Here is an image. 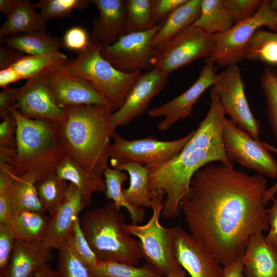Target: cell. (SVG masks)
Instances as JSON below:
<instances>
[{
	"label": "cell",
	"instance_id": "2",
	"mask_svg": "<svg viewBox=\"0 0 277 277\" xmlns=\"http://www.w3.org/2000/svg\"><path fill=\"white\" fill-rule=\"evenodd\" d=\"M210 96L207 114L183 149L167 161L145 166L149 172L150 190H160L165 194L161 213L165 219L179 215L181 201L188 194L191 179L199 170L215 161L226 166H234L223 144V130L227 118L213 86Z\"/></svg>",
	"mask_w": 277,
	"mask_h": 277
},
{
	"label": "cell",
	"instance_id": "38",
	"mask_svg": "<svg viewBox=\"0 0 277 277\" xmlns=\"http://www.w3.org/2000/svg\"><path fill=\"white\" fill-rule=\"evenodd\" d=\"M260 82L266 98L267 117L277 142V69L266 67Z\"/></svg>",
	"mask_w": 277,
	"mask_h": 277
},
{
	"label": "cell",
	"instance_id": "55",
	"mask_svg": "<svg viewBox=\"0 0 277 277\" xmlns=\"http://www.w3.org/2000/svg\"><path fill=\"white\" fill-rule=\"evenodd\" d=\"M270 9L277 14V0H269Z\"/></svg>",
	"mask_w": 277,
	"mask_h": 277
},
{
	"label": "cell",
	"instance_id": "36",
	"mask_svg": "<svg viewBox=\"0 0 277 277\" xmlns=\"http://www.w3.org/2000/svg\"><path fill=\"white\" fill-rule=\"evenodd\" d=\"M127 18L124 34L153 28L152 18L153 0H126Z\"/></svg>",
	"mask_w": 277,
	"mask_h": 277
},
{
	"label": "cell",
	"instance_id": "13",
	"mask_svg": "<svg viewBox=\"0 0 277 277\" xmlns=\"http://www.w3.org/2000/svg\"><path fill=\"white\" fill-rule=\"evenodd\" d=\"M224 148L228 158L241 166L263 176L277 177V161L263 145L227 119L223 134Z\"/></svg>",
	"mask_w": 277,
	"mask_h": 277
},
{
	"label": "cell",
	"instance_id": "7",
	"mask_svg": "<svg viewBox=\"0 0 277 277\" xmlns=\"http://www.w3.org/2000/svg\"><path fill=\"white\" fill-rule=\"evenodd\" d=\"M152 213L145 224H125V230L137 238L141 245L143 257L165 277L183 269L174 251L173 230L165 228L160 222L164 206V193L160 190H151Z\"/></svg>",
	"mask_w": 277,
	"mask_h": 277
},
{
	"label": "cell",
	"instance_id": "20",
	"mask_svg": "<svg viewBox=\"0 0 277 277\" xmlns=\"http://www.w3.org/2000/svg\"><path fill=\"white\" fill-rule=\"evenodd\" d=\"M99 16L93 21L91 37L104 47L115 43L124 34L127 18L126 1L92 0Z\"/></svg>",
	"mask_w": 277,
	"mask_h": 277
},
{
	"label": "cell",
	"instance_id": "54",
	"mask_svg": "<svg viewBox=\"0 0 277 277\" xmlns=\"http://www.w3.org/2000/svg\"><path fill=\"white\" fill-rule=\"evenodd\" d=\"M167 277H186V273L183 269L169 274Z\"/></svg>",
	"mask_w": 277,
	"mask_h": 277
},
{
	"label": "cell",
	"instance_id": "33",
	"mask_svg": "<svg viewBox=\"0 0 277 277\" xmlns=\"http://www.w3.org/2000/svg\"><path fill=\"white\" fill-rule=\"evenodd\" d=\"M69 184L55 172L39 179L35 184L40 201L46 211L51 214L65 201Z\"/></svg>",
	"mask_w": 277,
	"mask_h": 277
},
{
	"label": "cell",
	"instance_id": "29",
	"mask_svg": "<svg viewBox=\"0 0 277 277\" xmlns=\"http://www.w3.org/2000/svg\"><path fill=\"white\" fill-rule=\"evenodd\" d=\"M49 217L45 212L25 210L13 214L10 226L16 241H44Z\"/></svg>",
	"mask_w": 277,
	"mask_h": 277
},
{
	"label": "cell",
	"instance_id": "40",
	"mask_svg": "<svg viewBox=\"0 0 277 277\" xmlns=\"http://www.w3.org/2000/svg\"><path fill=\"white\" fill-rule=\"evenodd\" d=\"M14 174L11 167L0 165V224L10 225L13 218L10 189Z\"/></svg>",
	"mask_w": 277,
	"mask_h": 277
},
{
	"label": "cell",
	"instance_id": "31",
	"mask_svg": "<svg viewBox=\"0 0 277 277\" xmlns=\"http://www.w3.org/2000/svg\"><path fill=\"white\" fill-rule=\"evenodd\" d=\"M234 25L223 0H202L200 15L193 24L211 35L226 32Z\"/></svg>",
	"mask_w": 277,
	"mask_h": 277
},
{
	"label": "cell",
	"instance_id": "27",
	"mask_svg": "<svg viewBox=\"0 0 277 277\" xmlns=\"http://www.w3.org/2000/svg\"><path fill=\"white\" fill-rule=\"evenodd\" d=\"M38 179L34 173L14 174L10 189L13 214L25 210L45 213L35 187Z\"/></svg>",
	"mask_w": 277,
	"mask_h": 277
},
{
	"label": "cell",
	"instance_id": "35",
	"mask_svg": "<svg viewBox=\"0 0 277 277\" xmlns=\"http://www.w3.org/2000/svg\"><path fill=\"white\" fill-rule=\"evenodd\" d=\"M94 277H163L151 264L141 267L113 261H100L89 268Z\"/></svg>",
	"mask_w": 277,
	"mask_h": 277
},
{
	"label": "cell",
	"instance_id": "30",
	"mask_svg": "<svg viewBox=\"0 0 277 277\" xmlns=\"http://www.w3.org/2000/svg\"><path fill=\"white\" fill-rule=\"evenodd\" d=\"M67 56L55 50L41 55H23L10 66L14 70L20 80H27L42 75L52 69L64 65Z\"/></svg>",
	"mask_w": 277,
	"mask_h": 277
},
{
	"label": "cell",
	"instance_id": "39",
	"mask_svg": "<svg viewBox=\"0 0 277 277\" xmlns=\"http://www.w3.org/2000/svg\"><path fill=\"white\" fill-rule=\"evenodd\" d=\"M58 251L56 270L58 277H94L68 243Z\"/></svg>",
	"mask_w": 277,
	"mask_h": 277
},
{
	"label": "cell",
	"instance_id": "53",
	"mask_svg": "<svg viewBox=\"0 0 277 277\" xmlns=\"http://www.w3.org/2000/svg\"><path fill=\"white\" fill-rule=\"evenodd\" d=\"M33 277H58V276L56 270L49 264H47L39 269Z\"/></svg>",
	"mask_w": 277,
	"mask_h": 277
},
{
	"label": "cell",
	"instance_id": "48",
	"mask_svg": "<svg viewBox=\"0 0 277 277\" xmlns=\"http://www.w3.org/2000/svg\"><path fill=\"white\" fill-rule=\"evenodd\" d=\"M23 53L18 52L3 44H0V70L10 66Z\"/></svg>",
	"mask_w": 277,
	"mask_h": 277
},
{
	"label": "cell",
	"instance_id": "51",
	"mask_svg": "<svg viewBox=\"0 0 277 277\" xmlns=\"http://www.w3.org/2000/svg\"><path fill=\"white\" fill-rule=\"evenodd\" d=\"M263 145L269 151L277 154V147L267 142H263ZM276 193H277V181L272 187L266 190L263 197L264 203L266 205L269 201H272Z\"/></svg>",
	"mask_w": 277,
	"mask_h": 277
},
{
	"label": "cell",
	"instance_id": "3",
	"mask_svg": "<svg viewBox=\"0 0 277 277\" xmlns=\"http://www.w3.org/2000/svg\"><path fill=\"white\" fill-rule=\"evenodd\" d=\"M66 117L58 122L57 133L61 147L88 171L101 176L108 167L110 126L113 110L104 105L69 106Z\"/></svg>",
	"mask_w": 277,
	"mask_h": 277
},
{
	"label": "cell",
	"instance_id": "44",
	"mask_svg": "<svg viewBox=\"0 0 277 277\" xmlns=\"http://www.w3.org/2000/svg\"><path fill=\"white\" fill-rule=\"evenodd\" d=\"M0 148L15 149L17 123L16 119L9 110L0 114Z\"/></svg>",
	"mask_w": 277,
	"mask_h": 277
},
{
	"label": "cell",
	"instance_id": "25",
	"mask_svg": "<svg viewBox=\"0 0 277 277\" xmlns=\"http://www.w3.org/2000/svg\"><path fill=\"white\" fill-rule=\"evenodd\" d=\"M35 9L34 3L28 0H21L2 25L0 40L17 34L46 31V23Z\"/></svg>",
	"mask_w": 277,
	"mask_h": 277
},
{
	"label": "cell",
	"instance_id": "41",
	"mask_svg": "<svg viewBox=\"0 0 277 277\" xmlns=\"http://www.w3.org/2000/svg\"><path fill=\"white\" fill-rule=\"evenodd\" d=\"M67 243L72 247L77 257L89 268L94 266L99 262L82 231L79 217L74 223Z\"/></svg>",
	"mask_w": 277,
	"mask_h": 277
},
{
	"label": "cell",
	"instance_id": "5",
	"mask_svg": "<svg viewBox=\"0 0 277 277\" xmlns=\"http://www.w3.org/2000/svg\"><path fill=\"white\" fill-rule=\"evenodd\" d=\"M9 110L17 123L13 172L16 175L34 173L38 175V179L55 172L65 155L58 139V122L31 119L16 110Z\"/></svg>",
	"mask_w": 277,
	"mask_h": 277
},
{
	"label": "cell",
	"instance_id": "19",
	"mask_svg": "<svg viewBox=\"0 0 277 277\" xmlns=\"http://www.w3.org/2000/svg\"><path fill=\"white\" fill-rule=\"evenodd\" d=\"M85 207L81 191L70 183L66 199L50 214L44 243L51 249L58 250L64 246L78 213Z\"/></svg>",
	"mask_w": 277,
	"mask_h": 277
},
{
	"label": "cell",
	"instance_id": "56",
	"mask_svg": "<svg viewBox=\"0 0 277 277\" xmlns=\"http://www.w3.org/2000/svg\"><path fill=\"white\" fill-rule=\"evenodd\" d=\"M270 34L271 37L277 39V33H272L270 32Z\"/></svg>",
	"mask_w": 277,
	"mask_h": 277
},
{
	"label": "cell",
	"instance_id": "17",
	"mask_svg": "<svg viewBox=\"0 0 277 277\" xmlns=\"http://www.w3.org/2000/svg\"><path fill=\"white\" fill-rule=\"evenodd\" d=\"M172 230L175 257L191 277H224V266L203 244L180 227Z\"/></svg>",
	"mask_w": 277,
	"mask_h": 277
},
{
	"label": "cell",
	"instance_id": "11",
	"mask_svg": "<svg viewBox=\"0 0 277 277\" xmlns=\"http://www.w3.org/2000/svg\"><path fill=\"white\" fill-rule=\"evenodd\" d=\"M163 23L147 30L123 34L113 44L103 47L102 56L125 73L152 69L156 49L152 41Z\"/></svg>",
	"mask_w": 277,
	"mask_h": 277
},
{
	"label": "cell",
	"instance_id": "34",
	"mask_svg": "<svg viewBox=\"0 0 277 277\" xmlns=\"http://www.w3.org/2000/svg\"><path fill=\"white\" fill-rule=\"evenodd\" d=\"M245 60L276 66L277 39L271 37L270 32L259 28L253 33L247 44Z\"/></svg>",
	"mask_w": 277,
	"mask_h": 277
},
{
	"label": "cell",
	"instance_id": "14",
	"mask_svg": "<svg viewBox=\"0 0 277 277\" xmlns=\"http://www.w3.org/2000/svg\"><path fill=\"white\" fill-rule=\"evenodd\" d=\"M205 64L198 78L187 90L171 101L148 111L150 117H164L157 125L160 131H166L179 121L191 115L194 105L201 95L214 85L218 77V67L210 61L205 60Z\"/></svg>",
	"mask_w": 277,
	"mask_h": 277
},
{
	"label": "cell",
	"instance_id": "12",
	"mask_svg": "<svg viewBox=\"0 0 277 277\" xmlns=\"http://www.w3.org/2000/svg\"><path fill=\"white\" fill-rule=\"evenodd\" d=\"M225 114L241 130L259 140L261 126L251 110L245 92V84L238 65L226 67L219 73L213 86Z\"/></svg>",
	"mask_w": 277,
	"mask_h": 277
},
{
	"label": "cell",
	"instance_id": "22",
	"mask_svg": "<svg viewBox=\"0 0 277 277\" xmlns=\"http://www.w3.org/2000/svg\"><path fill=\"white\" fill-rule=\"evenodd\" d=\"M263 233L253 235L242 256L245 277H277V251Z\"/></svg>",
	"mask_w": 277,
	"mask_h": 277
},
{
	"label": "cell",
	"instance_id": "47",
	"mask_svg": "<svg viewBox=\"0 0 277 277\" xmlns=\"http://www.w3.org/2000/svg\"><path fill=\"white\" fill-rule=\"evenodd\" d=\"M272 201L271 207L267 209L269 229L265 239L269 245L277 251V195Z\"/></svg>",
	"mask_w": 277,
	"mask_h": 277
},
{
	"label": "cell",
	"instance_id": "37",
	"mask_svg": "<svg viewBox=\"0 0 277 277\" xmlns=\"http://www.w3.org/2000/svg\"><path fill=\"white\" fill-rule=\"evenodd\" d=\"M91 3L92 0H40L34 4L46 23L52 19L68 17L73 11L84 10Z\"/></svg>",
	"mask_w": 277,
	"mask_h": 277
},
{
	"label": "cell",
	"instance_id": "15",
	"mask_svg": "<svg viewBox=\"0 0 277 277\" xmlns=\"http://www.w3.org/2000/svg\"><path fill=\"white\" fill-rule=\"evenodd\" d=\"M41 75L57 104L63 109L73 106L98 104L109 106L114 112L111 104L88 82L68 73L63 65Z\"/></svg>",
	"mask_w": 277,
	"mask_h": 277
},
{
	"label": "cell",
	"instance_id": "9",
	"mask_svg": "<svg viewBox=\"0 0 277 277\" xmlns=\"http://www.w3.org/2000/svg\"><path fill=\"white\" fill-rule=\"evenodd\" d=\"M215 48L213 35L192 25L156 49L154 67L169 74L200 58L210 56Z\"/></svg>",
	"mask_w": 277,
	"mask_h": 277
},
{
	"label": "cell",
	"instance_id": "1",
	"mask_svg": "<svg viewBox=\"0 0 277 277\" xmlns=\"http://www.w3.org/2000/svg\"><path fill=\"white\" fill-rule=\"evenodd\" d=\"M267 181L233 167L210 165L193 176L181 203L191 234L224 267L241 258L250 238L269 230Z\"/></svg>",
	"mask_w": 277,
	"mask_h": 277
},
{
	"label": "cell",
	"instance_id": "43",
	"mask_svg": "<svg viewBox=\"0 0 277 277\" xmlns=\"http://www.w3.org/2000/svg\"><path fill=\"white\" fill-rule=\"evenodd\" d=\"M90 40V34L84 27L80 26L70 27L62 37L63 47L77 55L88 47Z\"/></svg>",
	"mask_w": 277,
	"mask_h": 277
},
{
	"label": "cell",
	"instance_id": "49",
	"mask_svg": "<svg viewBox=\"0 0 277 277\" xmlns=\"http://www.w3.org/2000/svg\"><path fill=\"white\" fill-rule=\"evenodd\" d=\"M19 80L17 73L11 66L0 70V86L3 89L8 88L10 84Z\"/></svg>",
	"mask_w": 277,
	"mask_h": 277
},
{
	"label": "cell",
	"instance_id": "6",
	"mask_svg": "<svg viewBox=\"0 0 277 277\" xmlns=\"http://www.w3.org/2000/svg\"><path fill=\"white\" fill-rule=\"evenodd\" d=\"M103 47L91 37L88 47L76 58L68 60L63 68L88 82L115 112L123 105L142 72L128 74L117 70L102 56Z\"/></svg>",
	"mask_w": 277,
	"mask_h": 277
},
{
	"label": "cell",
	"instance_id": "4",
	"mask_svg": "<svg viewBox=\"0 0 277 277\" xmlns=\"http://www.w3.org/2000/svg\"><path fill=\"white\" fill-rule=\"evenodd\" d=\"M125 221L112 201L87 211L80 219L82 231L100 261L136 266L144 258L140 242L125 230Z\"/></svg>",
	"mask_w": 277,
	"mask_h": 277
},
{
	"label": "cell",
	"instance_id": "21",
	"mask_svg": "<svg viewBox=\"0 0 277 277\" xmlns=\"http://www.w3.org/2000/svg\"><path fill=\"white\" fill-rule=\"evenodd\" d=\"M52 249L44 241H16L9 263L0 277H33L52 260Z\"/></svg>",
	"mask_w": 277,
	"mask_h": 277
},
{
	"label": "cell",
	"instance_id": "10",
	"mask_svg": "<svg viewBox=\"0 0 277 277\" xmlns=\"http://www.w3.org/2000/svg\"><path fill=\"white\" fill-rule=\"evenodd\" d=\"M195 130L180 139L164 141L149 136L145 138L127 140L115 131L109 150L111 165L134 163L150 165L167 161L177 155L193 136Z\"/></svg>",
	"mask_w": 277,
	"mask_h": 277
},
{
	"label": "cell",
	"instance_id": "23",
	"mask_svg": "<svg viewBox=\"0 0 277 277\" xmlns=\"http://www.w3.org/2000/svg\"><path fill=\"white\" fill-rule=\"evenodd\" d=\"M56 174L62 179L69 181L81 192L85 207L91 204L95 192L105 193L106 185L102 176L91 173L68 155L65 154L58 164Z\"/></svg>",
	"mask_w": 277,
	"mask_h": 277
},
{
	"label": "cell",
	"instance_id": "46",
	"mask_svg": "<svg viewBox=\"0 0 277 277\" xmlns=\"http://www.w3.org/2000/svg\"><path fill=\"white\" fill-rule=\"evenodd\" d=\"M187 0H153L152 18L154 26L164 22L168 16Z\"/></svg>",
	"mask_w": 277,
	"mask_h": 277
},
{
	"label": "cell",
	"instance_id": "8",
	"mask_svg": "<svg viewBox=\"0 0 277 277\" xmlns=\"http://www.w3.org/2000/svg\"><path fill=\"white\" fill-rule=\"evenodd\" d=\"M263 26L277 32V14L270 9L269 0L263 1L258 11L250 18L234 25L226 32L212 35L215 50L205 60L213 62L218 67L238 65L245 60V49L250 38Z\"/></svg>",
	"mask_w": 277,
	"mask_h": 277
},
{
	"label": "cell",
	"instance_id": "52",
	"mask_svg": "<svg viewBox=\"0 0 277 277\" xmlns=\"http://www.w3.org/2000/svg\"><path fill=\"white\" fill-rule=\"evenodd\" d=\"M21 1V0H0V11L7 17L15 10Z\"/></svg>",
	"mask_w": 277,
	"mask_h": 277
},
{
	"label": "cell",
	"instance_id": "26",
	"mask_svg": "<svg viewBox=\"0 0 277 277\" xmlns=\"http://www.w3.org/2000/svg\"><path fill=\"white\" fill-rule=\"evenodd\" d=\"M113 168L128 172L130 182L127 188H123V193L132 205L151 208L153 192L148 186L149 172L145 166L134 163L112 164Z\"/></svg>",
	"mask_w": 277,
	"mask_h": 277
},
{
	"label": "cell",
	"instance_id": "45",
	"mask_svg": "<svg viewBox=\"0 0 277 277\" xmlns=\"http://www.w3.org/2000/svg\"><path fill=\"white\" fill-rule=\"evenodd\" d=\"M15 242L11 226L0 224V274L3 273L9 263Z\"/></svg>",
	"mask_w": 277,
	"mask_h": 277
},
{
	"label": "cell",
	"instance_id": "18",
	"mask_svg": "<svg viewBox=\"0 0 277 277\" xmlns=\"http://www.w3.org/2000/svg\"><path fill=\"white\" fill-rule=\"evenodd\" d=\"M10 109L16 110L31 119L60 122L66 117L65 109L57 104L42 75L29 79L23 86L15 88Z\"/></svg>",
	"mask_w": 277,
	"mask_h": 277
},
{
	"label": "cell",
	"instance_id": "42",
	"mask_svg": "<svg viewBox=\"0 0 277 277\" xmlns=\"http://www.w3.org/2000/svg\"><path fill=\"white\" fill-rule=\"evenodd\" d=\"M262 2L261 0H223L224 6L230 13L234 25L254 15Z\"/></svg>",
	"mask_w": 277,
	"mask_h": 277
},
{
	"label": "cell",
	"instance_id": "16",
	"mask_svg": "<svg viewBox=\"0 0 277 277\" xmlns=\"http://www.w3.org/2000/svg\"><path fill=\"white\" fill-rule=\"evenodd\" d=\"M169 74L159 69L142 73L133 84L122 107L112 113L110 126L113 130L128 124L142 115L152 99L162 91L168 83Z\"/></svg>",
	"mask_w": 277,
	"mask_h": 277
},
{
	"label": "cell",
	"instance_id": "28",
	"mask_svg": "<svg viewBox=\"0 0 277 277\" xmlns=\"http://www.w3.org/2000/svg\"><path fill=\"white\" fill-rule=\"evenodd\" d=\"M1 43L27 55L44 54L63 47L62 38L46 31L11 35L1 40Z\"/></svg>",
	"mask_w": 277,
	"mask_h": 277
},
{
	"label": "cell",
	"instance_id": "32",
	"mask_svg": "<svg viewBox=\"0 0 277 277\" xmlns=\"http://www.w3.org/2000/svg\"><path fill=\"white\" fill-rule=\"evenodd\" d=\"M106 185V200H111L115 204L117 209L125 207L129 213L132 224L142 222L145 215L143 207L130 204L125 197L122 187L124 182L128 180V175L124 171L110 168L109 167L103 173Z\"/></svg>",
	"mask_w": 277,
	"mask_h": 277
},
{
	"label": "cell",
	"instance_id": "50",
	"mask_svg": "<svg viewBox=\"0 0 277 277\" xmlns=\"http://www.w3.org/2000/svg\"><path fill=\"white\" fill-rule=\"evenodd\" d=\"M224 267V277H245L242 256Z\"/></svg>",
	"mask_w": 277,
	"mask_h": 277
},
{
	"label": "cell",
	"instance_id": "24",
	"mask_svg": "<svg viewBox=\"0 0 277 277\" xmlns=\"http://www.w3.org/2000/svg\"><path fill=\"white\" fill-rule=\"evenodd\" d=\"M202 0H187L172 12L154 35L152 45L159 49L180 33L193 25L198 19Z\"/></svg>",
	"mask_w": 277,
	"mask_h": 277
}]
</instances>
